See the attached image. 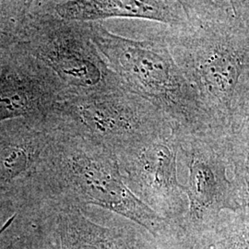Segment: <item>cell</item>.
<instances>
[{
    "label": "cell",
    "instance_id": "5b68a950",
    "mask_svg": "<svg viewBox=\"0 0 249 249\" xmlns=\"http://www.w3.org/2000/svg\"><path fill=\"white\" fill-rule=\"evenodd\" d=\"M25 46L59 81L64 99L123 87L91 41L86 22L57 17L46 1H33Z\"/></svg>",
    "mask_w": 249,
    "mask_h": 249
},
{
    "label": "cell",
    "instance_id": "8fae6325",
    "mask_svg": "<svg viewBox=\"0 0 249 249\" xmlns=\"http://www.w3.org/2000/svg\"><path fill=\"white\" fill-rule=\"evenodd\" d=\"M51 215L56 219L60 249H161L148 231L133 223L106 226L77 208L59 209Z\"/></svg>",
    "mask_w": 249,
    "mask_h": 249
},
{
    "label": "cell",
    "instance_id": "9c48e42d",
    "mask_svg": "<svg viewBox=\"0 0 249 249\" xmlns=\"http://www.w3.org/2000/svg\"><path fill=\"white\" fill-rule=\"evenodd\" d=\"M63 98L59 81L29 53L25 43L2 67L0 123L19 118L42 119Z\"/></svg>",
    "mask_w": 249,
    "mask_h": 249
},
{
    "label": "cell",
    "instance_id": "7a4b0ae2",
    "mask_svg": "<svg viewBox=\"0 0 249 249\" xmlns=\"http://www.w3.org/2000/svg\"><path fill=\"white\" fill-rule=\"evenodd\" d=\"M52 133L41 178L39 212L97 206L141 226L161 249H180L178 226L151 210L124 183L113 151L80 137Z\"/></svg>",
    "mask_w": 249,
    "mask_h": 249
},
{
    "label": "cell",
    "instance_id": "6da1fadb",
    "mask_svg": "<svg viewBox=\"0 0 249 249\" xmlns=\"http://www.w3.org/2000/svg\"><path fill=\"white\" fill-rule=\"evenodd\" d=\"M186 25L163 26L176 61L214 124L225 129L249 70V1H183Z\"/></svg>",
    "mask_w": 249,
    "mask_h": 249
},
{
    "label": "cell",
    "instance_id": "3957f363",
    "mask_svg": "<svg viewBox=\"0 0 249 249\" xmlns=\"http://www.w3.org/2000/svg\"><path fill=\"white\" fill-rule=\"evenodd\" d=\"M89 36L122 86L159 109L177 130L223 131L206 112L170 50L163 26L143 39L111 32L103 21L86 22Z\"/></svg>",
    "mask_w": 249,
    "mask_h": 249
},
{
    "label": "cell",
    "instance_id": "2e32d148",
    "mask_svg": "<svg viewBox=\"0 0 249 249\" xmlns=\"http://www.w3.org/2000/svg\"><path fill=\"white\" fill-rule=\"evenodd\" d=\"M16 217H17V213L12 214L8 219V221L3 224V226L0 228V236L5 232V231L9 228V226H11V224L15 221Z\"/></svg>",
    "mask_w": 249,
    "mask_h": 249
},
{
    "label": "cell",
    "instance_id": "8992f818",
    "mask_svg": "<svg viewBox=\"0 0 249 249\" xmlns=\"http://www.w3.org/2000/svg\"><path fill=\"white\" fill-rule=\"evenodd\" d=\"M177 131L179 158L188 169L185 192L188 208L180 224L181 249H192L212 231L224 213H236L237 204L226 156L224 132L188 134Z\"/></svg>",
    "mask_w": 249,
    "mask_h": 249
},
{
    "label": "cell",
    "instance_id": "5bb4252c",
    "mask_svg": "<svg viewBox=\"0 0 249 249\" xmlns=\"http://www.w3.org/2000/svg\"><path fill=\"white\" fill-rule=\"evenodd\" d=\"M192 249H249V215L224 213Z\"/></svg>",
    "mask_w": 249,
    "mask_h": 249
},
{
    "label": "cell",
    "instance_id": "9a60e30c",
    "mask_svg": "<svg viewBox=\"0 0 249 249\" xmlns=\"http://www.w3.org/2000/svg\"><path fill=\"white\" fill-rule=\"evenodd\" d=\"M249 119V70L241 77L234 91L231 106V116Z\"/></svg>",
    "mask_w": 249,
    "mask_h": 249
},
{
    "label": "cell",
    "instance_id": "4fadbf2b",
    "mask_svg": "<svg viewBox=\"0 0 249 249\" xmlns=\"http://www.w3.org/2000/svg\"><path fill=\"white\" fill-rule=\"evenodd\" d=\"M33 1H0V72L9 56L26 42Z\"/></svg>",
    "mask_w": 249,
    "mask_h": 249
},
{
    "label": "cell",
    "instance_id": "52a82bcc",
    "mask_svg": "<svg viewBox=\"0 0 249 249\" xmlns=\"http://www.w3.org/2000/svg\"><path fill=\"white\" fill-rule=\"evenodd\" d=\"M116 156L129 189L179 229L187 213L188 201L185 187L178 179L177 131L153 138Z\"/></svg>",
    "mask_w": 249,
    "mask_h": 249
},
{
    "label": "cell",
    "instance_id": "7c38bea8",
    "mask_svg": "<svg viewBox=\"0 0 249 249\" xmlns=\"http://www.w3.org/2000/svg\"><path fill=\"white\" fill-rule=\"evenodd\" d=\"M225 151L232 170L237 212L249 215V119L232 116L224 131Z\"/></svg>",
    "mask_w": 249,
    "mask_h": 249
},
{
    "label": "cell",
    "instance_id": "277c9868",
    "mask_svg": "<svg viewBox=\"0 0 249 249\" xmlns=\"http://www.w3.org/2000/svg\"><path fill=\"white\" fill-rule=\"evenodd\" d=\"M42 121L50 132L80 137L115 155L177 130L159 109L124 87L60 100Z\"/></svg>",
    "mask_w": 249,
    "mask_h": 249
},
{
    "label": "cell",
    "instance_id": "ba28073f",
    "mask_svg": "<svg viewBox=\"0 0 249 249\" xmlns=\"http://www.w3.org/2000/svg\"><path fill=\"white\" fill-rule=\"evenodd\" d=\"M52 134L41 119L0 123V209L36 211Z\"/></svg>",
    "mask_w": 249,
    "mask_h": 249
},
{
    "label": "cell",
    "instance_id": "30bf717a",
    "mask_svg": "<svg viewBox=\"0 0 249 249\" xmlns=\"http://www.w3.org/2000/svg\"><path fill=\"white\" fill-rule=\"evenodd\" d=\"M57 17L79 22H95L107 18H138L169 28L187 23L183 1L175 0H55L46 1Z\"/></svg>",
    "mask_w": 249,
    "mask_h": 249
}]
</instances>
